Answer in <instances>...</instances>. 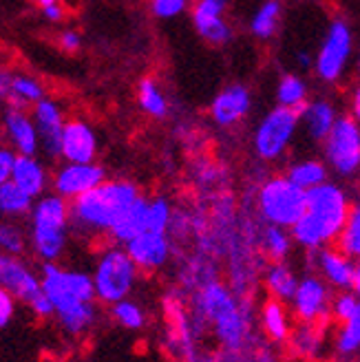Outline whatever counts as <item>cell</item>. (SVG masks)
Returning a JSON list of instances; mask_svg holds the SVG:
<instances>
[{"mask_svg": "<svg viewBox=\"0 0 360 362\" xmlns=\"http://www.w3.org/2000/svg\"><path fill=\"white\" fill-rule=\"evenodd\" d=\"M323 155L330 170L340 177L360 173V124L352 115H340L323 139Z\"/></svg>", "mask_w": 360, "mask_h": 362, "instance_id": "9c48e42d", "label": "cell"}, {"mask_svg": "<svg viewBox=\"0 0 360 362\" xmlns=\"http://www.w3.org/2000/svg\"><path fill=\"white\" fill-rule=\"evenodd\" d=\"M263 287L269 298H277L281 303H290L296 287H298V276L296 272L287 265L285 261H272L263 267Z\"/></svg>", "mask_w": 360, "mask_h": 362, "instance_id": "d4e9b609", "label": "cell"}, {"mask_svg": "<svg viewBox=\"0 0 360 362\" xmlns=\"http://www.w3.org/2000/svg\"><path fill=\"white\" fill-rule=\"evenodd\" d=\"M40 11L45 16V21H49V23H62L64 16H66V7L62 5V0H60V3H56V5H51V7L40 9Z\"/></svg>", "mask_w": 360, "mask_h": 362, "instance_id": "7dc6e473", "label": "cell"}, {"mask_svg": "<svg viewBox=\"0 0 360 362\" xmlns=\"http://www.w3.org/2000/svg\"><path fill=\"white\" fill-rule=\"evenodd\" d=\"M31 117L35 124V131H38V139H40V151L53 159L60 157V139H62V131H64V111L60 102H56L53 98H45L31 108Z\"/></svg>", "mask_w": 360, "mask_h": 362, "instance_id": "2e32d148", "label": "cell"}, {"mask_svg": "<svg viewBox=\"0 0 360 362\" xmlns=\"http://www.w3.org/2000/svg\"><path fill=\"white\" fill-rule=\"evenodd\" d=\"M277 102L279 106L301 111V108L308 104V84L296 74L283 76L277 84Z\"/></svg>", "mask_w": 360, "mask_h": 362, "instance_id": "d6a6232c", "label": "cell"}, {"mask_svg": "<svg viewBox=\"0 0 360 362\" xmlns=\"http://www.w3.org/2000/svg\"><path fill=\"white\" fill-rule=\"evenodd\" d=\"M314 274H318L336 292H345L354 287L356 276V261L347 257L338 245L323 247L314 255Z\"/></svg>", "mask_w": 360, "mask_h": 362, "instance_id": "ac0fdd59", "label": "cell"}, {"mask_svg": "<svg viewBox=\"0 0 360 362\" xmlns=\"http://www.w3.org/2000/svg\"><path fill=\"white\" fill-rule=\"evenodd\" d=\"M340 115L336 113V108L330 100H308L301 111H298V119H301V129L305 131L310 139L314 141H323L330 131L334 129V124Z\"/></svg>", "mask_w": 360, "mask_h": 362, "instance_id": "44dd1931", "label": "cell"}, {"mask_svg": "<svg viewBox=\"0 0 360 362\" xmlns=\"http://www.w3.org/2000/svg\"><path fill=\"white\" fill-rule=\"evenodd\" d=\"M259 245L269 261H285L287 255L292 252L294 239H292V232L287 228L265 226L259 234Z\"/></svg>", "mask_w": 360, "mask_h": 362, "instance_id": "1f68e13d", "label": "cell"}, {"mask_svg": "<svg viewBox=\"0 0 360 362\" xmlns=\"http://www.w3.org/2000/svg\"><path fill=\"white\" fill-rule=\"evenodd\" d=\"M192 25L197 33L214 47H221L232 38V27L226 23V18H197V21H192Z\"/></svg>", "mask_w": 360, "mask_h": 362, "instance_id": "74e56055", "label": "cell"}, {"mask_svg": "<svg viewBox=\"0 0 360 362\" xmlns=\"http://www.w3.org/2000/svg\"><path fill=\"white\" fill-rule=\"evenodd\" d=\"M29 252L40 263H60L71 239V202L47 192L33 202L27 216Z\"/></svg>", "mask_w": 360, "mask_h": 362, "instance_id": "5b68a950", "label": "cell"}, {"mask_svg": "<svg viewBox=\"0 0 360 362\" xmlns=\"http://www.w3.org/2000/svg\"><path fill=\"white\" fill-rule=\"evenodd\" d=\"M290 345L292 354L303 360H316L323 356L327 345V334L325 325H310V322H298L290 334V340L285 342Z\"/></svg>", "mask_w": 360, "mask_h": 362, "instance_id": "cb8c5ba5", "label": "cell"}, {"mask_svg": "<svg viewBox=\"0 0 360 362\" xmlns=\"http://www.w3.org/2000/svg\"><path fill=\"white\" fill-rule=\"evenodd\" d=\"M111 316L126 332H141L146 327V310L135 298H124L111 305Z\"/></svg>", "mask_w": 360, "mask_h": 362, "instance_id": "e575fe53", "label": "cell"}, {"mask_svg": "<svg viewBox=\"0 0 360 362\" xmlns=\"http://www.w3.org/2000/svg\"><path fill=\"white\" fill-rule=\"evenodd\" d=\"M330 175V168L325 161H320V159H301V161H294V164L287 168V177H290V181H294V184L298 188H303L305 192L320 186V184H325V181Z\"/></svg>", "mask_w": 360, "mask_h": 362, "instance_id": "4dcf8cb0", "label": "cell"}, {"mask_svg": "<svg viewBox=\"0 0 360 362\" xmlns=\"http://www.w3.org/2000/svg\"><path fill=\"white\" fill-rule=\"evenodd\" d=\"M146 206H149V197L141 194L135 204H131L120 214V219L113 223V228L109 232L111 243L126 245V243H131L135 237H139L141 232L149 230V226H146Z\"/></svg>", "mask_w": 360, "mask_h": 362, "instance_id": "603a6c76", "label": "cell"}, {"mask_svg": "<svg viewBox=\"0 0 360 362\" xmlns=\"http://www.w3.org/2000/svg\"><path fill=\"white\" fill-rule=\"evenodd\" d=\"M250 108H252V95L248 86L230 84L214 95L210 104V117L221 129H230V126H237L241 119H245Z\"/></svg>", "mask_w": 360, "mask_h": 362, "instance_id": "d6986e66", "label": "cell"}, {"mask_svg": "<svg viewBox=\"0 0 360 362\" xmlns=\"http://www.w3.org/2000/svg\"><path fill=\"white\" fill-rule=\"evenodd\" d=\"M3 135L7 139V146L16 155H38L40 153V139L35 124L29 111L25 108L7 106L3 113Z\"/></svg>", "mask_w": 360, "mask_h": 362, "instance_id": "e0dca14e", "label": "cell"}, {"mask_svg": "<svg viewBox=\"0 0 360 362\" xmlns=\"http://www.w3.org/2000/svg\"><path fill=\"white\" fill-rule=\"evenodd\" d=\"M228 9V0H194L190 9L192 21L197 18H223Z\"/></svg>", "mask_w": 360, "mask_h": 362, "instance_id": "60d3db41", "label": "cell"}, {"mask_svg": "<svg viewBox=\"0 0 360 362\" xmlns=\"http://www.w3.org/2000/svg\"><path fill=\"white\" fill-rule=\"evenodd\" d=\"M47 98V90H45V84L33 78L29 74H23V71H16L13 74V86H11V100L7 106H13V108H33L40 100Z\"/></svg>", "mask_w": 360, "mask_h": 362, "instance_id": "f1b7e54d", "label": "cell"}, {"mask_svg": "<svg viewBox=\"0 0 360 362\" xmlns=\"http://www.w3.org/2000/svg\"><path fill=\"white\" fill-rule=\"evenodd\" d=\"M354 292L360 296V261H356V276H354Z\"/></svg>", "mask_w": 360, "mask_h": 362, "instance_id": "f907efd6", "label": "cell"}, {"mask_svg": "<svg viewBox=\"0 0 360 362\" xmlns=\"http://www.w3.org/2000/svg\"><path fill=\"white\" fill-rule=\"evenodd\" d=\"M58 47L64 53H78L82 49V35L76 29H64L58 35Z\"/></svg>", "mask_w": 360, "mask_h": 362, "instance_id": "ee69618b", "label": "cell"}, {"mask_svg": "<svg viewBox=\"0 0 360 362\" xmlns=\"http://www.w3.org/2000/svg\"><path fill=\"white\" fill-rule=\"evenodd\" d=\"M332 347L340 360H352L360 354V305L347 320L336 325Z\"/></svg>", "mask_w": 360, "mask_h": 362, "instance_id": "484cf974", "label": "cell"}, {"mask_svg": "<svg viewBox=\"0 0 360 362\" xmlns=\"http://www.w3.org/2000/svg\"><path fill=\"white\" fill-rule=\"evenodd\" d=\"M259 327L269 342H274V345H285L294 329L292 312L287 310L285 303H281L277 298H267V300H263L261 310H259Z\"/></svg>", "mask_w": 360, "mask_h": 362, "instance_id": "7402d4cb", "label": "cell"}, {"mask_svg": "<svg viewBox=\"0 0 360 362\" xmlns=\"http://www.w3.org/2000/svg\"><path fill=\"white\" fill-rule=\"evenodd\" d=\"M35 5H38L40 9H45V7H51V5H56V3H60V0H33Z\"/></svg>", "mask_w": 360, "mask_h": 362, "instance_id": "816d5d0a", "label": "cell"}, {"mask_svg": "<svg viewBox=\"0 0 360 362\" xmlns=\"http://www.w3.org/2000/svg\"><path fill=\"white\" fill-rule=\"evenodd\" d=\"M188 9V0H151V11L155 18L170 21V18L182 16Z\"/></svg>", "mask_w": 360, "mask_h": 362, "instance_id": "ab89813d", "label": "cell"}, {"mask_svg": "<svg viewBox=\"0 0 360 362\" xmlns=\"http://www.w3.org/2000/svg\"><path fill=\"white\" fill-rule=\"evenodd\" d=\"M29 252L27 228L18 221H0V255L25 257Z\"/></svg>", "mask_w": 360, "mask_h": 362, "instance_id": "836d02e7", "label": "cell"}, {"mask_svg": "<svg viewBox=\"0 0 360 362\" xmlns=\"http://www.w3.org/2000/svg\"><path fill=\"white\" fill-rule=\"evenodd\" d=\"M102 181H106V170L98 161H91V164L62 161V166H58L56 173L51 175V188L66 202H76L78 197L98 188Z\"/></svg>", "mask_w": 360, "mask_h": 362, "instance_id": "7c38bea8", "label": "cell"}, {"mask_svg": "<svg viewBox=\"0 0 360 362\" xmlns=\"http://www.w3.org/2000/svg\"><path fill=\"white\" fill-rule=\"evenodd\" d=\"M305 204H308V192L290 181L287 175L265 179L257 190V212L265 226L292 230L305 212Z\"/></svg>", "mask_w": 360, "mask_h": 362, "instance_id": "52a82bcc", "label": "cell"}, {"mask_svg": "<svg viewBox=\"0 0 360 362\" xmlns=\"http://www.w3.org/2000/svg\"><path fill=\"white\" fill-rule=\"evenodd\" d=\"M139 272H159L173 259V237L168 232H141L131 243L124 245Z\"/></svg>", "mask_w": 360, "mask_h": 362, "instance_id": "9a60e30c", "label": "cell"}, {"mask_svg": "<svg viewBox=\"0 0 360 362\" xmlns=\"http://www.w3.org/2000/svg\"><path fill=\"white\" fill-rule=\"evenodd\" d=\"M190 316L199 329H210L223 351H241L255 345V314L245 296L237 294L223 281L212 279L192 294Z\"/></svg>", "mask_w": 360, "mask_h": 362, "instance_id": "6da1fadb", "label": "cell"}, {"mask_svg": "<svg viewBox=\"0 0 360 362\" xmlns=\"http://www.w3.org/2000/svg\"><path fill=\"white\" fill-rule=\"evenodd\" d=\"M11 181L31 199L47 194V190L51 188L49 168L45 166L42 159H38V155H16Z\"/></svg>", "mask_w": 360, "mask_h": 362, "instance_id": "ffe728a7", "label": "cell"}, {"mask_svg": "<svg viewBox=\"0 0 360 362\" xmlns=\"http://www.w3.org/2000/svg\"><path fill=\"white\" fill-rule=\"evenodd\" d=\"M33 202L25 190L18 188L13 181H7L5 186H0V219L3 221H21L27 219Z\"/></svg>", "mask_w": 360, "mask_h": 362, "instance_id": "4316f807", "label": "cell"}, {"mask_svg": "<svg viewBox=\"0 0 360 362\" xmlns=\"http://www.w3.org/2000/svg\"><path fill=\"white\" fill-rule=\"evenodd\" d=\"M356 66H358V74H360V53H358V60H356Z\"/></svg>", "mask_w": 360, "mask_h": 362, "instance_id": "f5cc1de1", "label": "cell"}, {"mask_svg": "<svg viewBox=\"0 0 360 362\" xmlns=\"http://www.w3.org/2000/svg\"><path fill=\"white\" fill-rule=\"evenodd\" d=\"M298 111L294 108H285V106H274L272 111H267L263 119L257 124L255 137V153L263 161H277L281 159L287 148L292 146V141L298 133Z\"/></svg>", "mask_w": 360, "mask_h": 362, "instance_id": "ba28073f", "label": "cell"}, {"mask_svg": "<svg viewBox=\"0 0 360 362\" xmlns=\"http://www.w3.org/2000/svg\"><path fill=\"white\" fill-rule=\"evenodd\" d=\"M349 210V194L334 181H325V184L308 190L305 212L290 230L294 243L310 252L330 247L343 232Z\"/></svg>", "mask_w": 360, "mask_h": 362, "instance_id": "3957f363", "label": "cell"}, {"mask_svg": "<svg viewBox=\"0 0 360 362\" xmlns=\"http://www.w3.org/2000/svg\"><path fill=\"white\" fill-rule=\"evenodd\" d=\"M42 294L53 307V318L69 336H84L98 320V298L88 269L62 263H42Z\"/></svg>", "mask_w": 360, "mask_h": 362, "instance_id": "7a4b0ae2", "label": "cell"}, {"mask_svg": "<svg viewBox=\"0 0 360 362\" xmlns=\"http://www.w3.org/2000/svg\"><path fill=\"white\" fill-rule=\"evenodd\" d=\"M98 153L100 139L93 126L82 117H69L60 139V159L69 164H91Z\"/></svg>", "mask_w": 360, "mask_h": 362, "instance_id": "5bb4252c", "label": "cell"}, {"mask_svg": "<svg viewBox=\"0 0 360 362\" xmlns=\"http://www.w3.org/2000/svg\"><path fill=\"white\" fill-rule=\"evenodd\" d=\"M141 190L131 179H106L93 190L71 202V232L82 239L109 237L120 214L135 204Z\"/></svg>", "mask_w": 360, "mask_h": 362, "instance_id": "277c9868", "label": "cell"}, {"mask_svg": "<svg viewBox=\"0 0 360 362\" xmlns=\"http://www.w3.org/2000/svg\"><path fill=\"white\" fill-rule=\"evenodd\" d=\"M334 289L318 274H308L298 279V287L290 300V312L298 322L325 325L332 320Z\"/></svg>", "mask_w": 360, "mask_h": 362, "instance_id": "8fae6325", "label": "cell"}, {"mask_svg": "<svg viewBox=\"0 0 360 362\" xmlns=\"http://www.w3.org/2000/svg\"><path fill=\"white\" fill-rule=\"evenodd\" d=\"M137 104L141 111L153 119H164V117H168V111H170L168 98L164 95L159 82L151 76L141 78L137 84Z\"/></svg>", "mask_w": 360, "mask_h": 362, "instance_id": "83f0119b", "label": "cell"}, {"mask_svg": "<svg viewBox=\"0 0 360 362\" xmlns=\"http://www.w3.org/2000/svg\"><path fill=\"white\" fill-rule=\"evenodd\" d=\"M13 74H16L13 69H9V66H0V102H5V104H9V100H11Z\"/></svg>", "mask_w": 360, "mask_h": 362, "instance_id": "bcb514c9", "label": "cell"}, {"mask_svg": "<svg viewBox=\"0 0 360 362\" xmlns=\"http://www.w3.org/2000/svg\"><path fill=\"white\" fill-rule=\"evenodd\" d=\"M352 117L360 124V84L354 88V93H352Z\"/></svg>", "mask_w": 360, "mask_h": 362, "instance_id": "c3c4849f", "label": "cell"}, {"mask_svg": "<svg viewBox=\"0 0 360 362\" xmlns=\"http://www.w3.org/2000/svg\"><path fill=\"white\" fill-rule=\"evenodd\" d=\"M336 245L354 261H360V202L352 206L347 223H345L343 232H340Z\"/></svg>", "mask_w": 360, "mask_h": 362, "instance_id": "d590c367", "label": "cell"}, {"mask_svg": "<svg viewBox=\"0 0 360 362\" xmlns=\"http://www.w3.org/2000/svg\"><path fill=\"white\" fill-rule=\"evenodd\" d=\"M175 208L166 197H151L146 206V226L151 232H170Z\"/></svg>", "mask_w": 360, "mask_h": 362, "instance_id": "8d00e7d4", "label": "cell"}, {"mask_svg": "<svg viewBox=\"0 0 360 362\" xmlns=\"http://www.w3.org/2000/svg\"><path fill=\"white\" fill-rule=\"evenodd\" d=\"M360 305V296L354 292V289H345V292H336L334 300H332V320L338 325L347 320Z\"/></svg>", "mask_w": 360, "mask_h": 362, "instance_id": "f35d334b", "label": "cell"}, {"mask_svg": "<svg viewBox=\"0 0 360 362\" xmlns=\"http://www.w3.org/2000/svg\"><path fill=\"white\" fill-rule=\"evenodd\" d=\"M283 16L281 0H263L250 18V31L259 40H269L279 31Z\"/></svg>", "mask_w": 360, "mask_h": 362, "instance_id": "f546056e", "label": "cell"}, {"mask_svg": "<svg viewBox=\"0 0 360 362\" xmlns=\"http://www.w3.org/2000/svg\"><path fill=\"white\" fill-rule=\"evenodd\" d=\"M221 362H277L269 351L257 349L255 345H250L241 351H223Z\"/></svg>", "mask_w": 360, "mask_h": 362, "instance_id": "b9f144b4", "label": "cell"}, {"mask_svg": "<svg viewBox=\"0 0 360 362\" xmlns=\"http://www.w3.org/2000/svg\"><path fill=\"white\" fill-rule=\"evenodd\" d=\"M356 362H360V358H358V360H356Z\"/></svg>", "mask_w": 360, "mask_h": 362, "instance_id": "db71d44e", "label": "cell"}, {"mask_svg": "<svg viewBox=\"0 0 360 362\" xmlns=\"http://www.w3.org/2000/svg\"><path fill=\"white\" fill-rule=\"evenodd\" d=\"M0 287L27 307L42 294L40 274L25 261V257H5L0 255Z\"/></svg>", "mask_w": 360, "mask_h": 362, "instance_id": "4fadbf2b", "label": "cell"}, {"mask_svg": "<svg viewBox=\"0 0 360 362\" xmlns=\"http://www.w3.org/2000/svg\"><path fill=\"white\" fill-rule=\"evenodd\" d=\"M296 62H298L301 69H310L314 64V60H312V56H310L308 51H298L296 53Z\"/></svg>", "mask_w": 360, "mask_h": 362, "instance_id": "681fc988", "label": "cell"}, {"mask_svg": "<svg viewBox=\"0 0 360 362\" xmlns=\"http://www.w3.org/2000/svg\"><path fill=\"white\" fill-rule=\"evenodd\" d=\"M13 161H16V153L9 146H0V186L11 181Z\"/></svg>", "mask_w": 360, "mask_h": 362, "instance_id": "f6af8a7d", "label": "cell"}, {"mask_svg": "<svg viewBox=\"0 0 360 362\" xmlns=\"http://www.w3.org/2000/svg\"><path fill=\"white\" fill-rule=\"evenodd\" d=\"M18 312V300L7 292V289L0 287V329L9 327L16 318Z\"/></svg>", "mask_w": 360, "mask_h": 362, "instance_id": "7bdbcfd3", "label": "cell"}, {"mask_svg": "<svg viewBox=\"0 0 360 362\" xmlns=\"http://www.w3.org/2000/svg\"><path fill=\"white\" fill-rule=\"evenodd\" d=\"M141 272L133 263L124 245H102L91 267V279L95 287V298L102 305H115L131 298Z\"/></svg>", "mask_w": 360, "mask_h": 362, "instance_id": "8992f818", "label": "cell"}, {"mask_svg": "<svg viewBox=\"0 0 360 362\" xmlns=\"http://www.w3.org/2000/svg\"><path fill=\"white\" fill-rule=\"evenodd\" d=\"M352 53H354L352 27L345 21H332L325 31V38L320 42L316 58H314L316 76L327 84L338 82L347 71Z\"/></svg>", "mask_w": 360, "mask_h": 362, "instance_id": "30bf717a", "label": "cell"}]
</instances>
